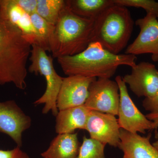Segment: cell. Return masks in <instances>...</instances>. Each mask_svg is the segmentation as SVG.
Masks as SVG:
<instances>
[{"label":"cell","instance_id":"obj_1","mask_svg":"<svg viewBox=\"0 0 158 158\" xmlns=\"http://www.w3.org/2000/svg\"><path fill=\"white\" fill-rule=\"evenodd\" d=\"M31 48L0 6V86L12 83L20 90L26 89Z\"/></svg>","mask_w":158,"mask_h":158},{"label":"cell","instance_id":"obj_2","mask_svg":"<svg viewBox=\"0 0 158 158\" xmlns=\"http://www.w3.org/2000/svg\"><path fill=\"white\" fill-rule=\"evenodd\" d=\"M137 57L128 54H114L93 42L81 52L73 56L60 57L57 61L66 75L110 79L120 65L135 66Z\"/></svg>","mask_w":158,"mask_h":158},{"label":"cell","instance_id":"obj_3","mask_svg":"<svg viewBox=\"0 0 158 158\" xmlns=\"http://www.w3.org/2000/svg\"><path fill=\"white\" fill-rule=\"evenodd\" d=\"M94 24V20L74 14L65 1L51 40L53 58L74 56L85 50L92 42Z\"/></svg>","mask_w":158,"mask_h":158},{"label":"cell","instance_id":"obj_4","mask_svg":"<svg viewBox=\"0 0 158 158\" xmlns=\"http://www.w3.org/2000/svg\"><path fill=\"white\" fill-rule=\"evenodd\" d=\"M134 25L127 8L115 4L94 20L92 42H99L110 52L119 54L127 45Z\"/></svg>","mask_w":158,"mask_h":158},{"label":"cell","instance_id":"obj_5","mask_svg":"<svg viewBox=\"0 0 158 158\" xmlns=\"http://www.w3.org/2000/svg\"><path fill=\"white\" fill-rule=\"evenodd\" d=\"M53 57L49 56L43 49L35 44L32 45L29 60L31 64L28 70L31 73L44 77L46 88L44 94L34 102L35 105L44 104L43 114L52 111L56 116L59 113L57 99L64 77L59 76L54 68Z\"/></svg>","mask_w":158,"mask_h":158},{"label":"cell","instance_id":"obj_6","mask_svg":"<svg viewBox=\"0 0 158 158\" xmlns=\"http://www.w3.org/2000/svg\"><path fill=\"white\" fill-rule=\"evenodd\" d=\"M115 81L119 88L120 99L118 106V123L120 129L133 133L144 134L152 129V123L144 115L135 105L129 94L126 84L120 76Z\"/></svg>","mask_w":158,"mask_h":158},{"label":"cell","instance_id":"obj_7","mask_svg":"<svg viewBox=\"0 0 158 158\" xmlns=\"http://www.w3.org/2000/svg\"><path fill=\"white\" fill-rule=\"evenodd\" d=\"M120 94L116 81L98 78L91 83L85 106L92 111L117 116Z\"/></svg>","mask_w":158,"mask_h":158},{"label":"cell","instance_id":"obj_8","mask_svg":"<svg viewBox=\"0 0 158 158\" xmlns=\"http://www.w3.org/2000/svg\"><path fill=\"white\" fill-rule=\"evenodd\" d=\"M31 118L14 100L0 102V133L9 136L17 144L22 146V135L31 125Z\"/></svg>","mask_w":158,"mask_h":158},{"label":"cell","instance_id":"obj_9","mask_svg":"<svg viewBox=\"0 0 158 158\" xmlns=\"http://www.w3.org/2000/svg\"><path fill=\"white\" fill-rule=\"evenodd\" d=\"M135 24L140 29V33L132 43L127 47L125 54L134 56L152 54V59L158 61V21L152 14H147L139 19Z\"/></svg>","mask_w":158,"mask_h":158},{"label":"cell","instance_id":"obj_10","mask_svg":"<svg viewBox=\"0 0 158 158\" xmlns=\"http://www.w3.org/2000/svg\"><path fill=\"white\" fill-rule=\"evenodd\" d=\"M120 128L118 119L112 114L90 111L85 129L90 138L113 147H118Z\"/></svg>","mask_w":158,"mask_h":158},{"label":"cell","instance_id":"obj_11","mask_svg":"<svg viewBox=\"0 0 158 158\" xmlns=\"http://www.w3.org/2000/svg\"><path fill=\"white\" fill-rule=\"evenodd\" d=\"M96 79L80 75L64 77L57 99L59 111L85 105L90 85Z\"/></svg>","mask_w":158,"mask_h":158},{"label":"cell","instance_id":"obj_12","mask_svg":"<svg viewBox=\"0 0 158 158\" xmlns=\"http://www.w3.org/2000/svg\"><path fill=\"white\" fill-rule=\"evenodd\" d=\"M123 80L138 97H150L158 90V70L152 63L142 62L132 68Z\"/></svg>","mask_w":158,"mask_h":158},{"label":"cell","instance_id":"obj_13","mask_svg":"<svg viewBox=\"0 0 158 158\" xmlns=\"http://www.w3.org/2000/svg\"><path fill=\"white\" fill-rule=\"evenodd\" d=\"M151 135H140L120 129L118 148L122 158H158V152L150 142Z\"/></svg>","mask_w":158,"mask_h":158},{"label":"cell","instance_id":"obj_14","mask_svg":"<svg viewBox=\"0 0 158 158\" xmlns=\"http://www.w3.org/2000/svg\"><path fill=\"white\" fill-rule=\"evenodd\" d=\"M0 6L9 20L22 32L24 38L31 45H37V35L30 15L19 6L15 0H0Z\"/></svg>","mask_w":158,"mask_h":158},{"label":"cell","instance_id":"obj_15","mask_svg":"<svg viewBox=\"0 0 158 158\" xmlns=\"http://www.w3.org/2000/svg\"><path fill=\"white\" fill-rule=\"evenodd\" d=\"M90 111L85 105L59 111L56 116V132L71 134L76 130H85Z\"/></svg>","mask_w":158,"mask_h":158},{"label":"cell","instance_id":"obj_16","mask_svg":"<svg viewBox=\"0 0 158 158\" xmlns=\"http://www.w3.org/2000/svg\"><path fill=\"white\" fill-rule=\"evenodd\" d=\"M81 146L77 133L59 134L40 155L43 158H77Z\"/></svg>","mask_w":158,"mask_h":158},{"label":"cell","instance_id":"obj_17","mask_svg":"<svg viewBox=\"0 0 158 158\" xmlns=\"http://www.w3.org/2000/svg\"><path fill=\"white\" fill-rule=\"evenodd\" d=\"M66 3L74 14L94 20L108 7L115 4L114 0H67Z\"/></svg>","mask_w":158,"mask_h":158},{"label":"cell","instance_id":"obj_18","mask_svg":"<svg viewBox=\"0 0 158 158\" xmlns=\"http://www.w3.org/2000/svg\"><path fill=\"white\" fill-rule=\"evenodd\" d=\"M31 18L37 37V44L47 52H50V41L55 25L48 22L37 12L31 15Z\"/></svg>","mask_w":158,"mask_h":158},{"label":"cell","instance_id":"obj_19","mask_svg":"<svg viewBox=\"0 0 158 158\" xmlns=\"http://www.w3.org/2000/svg\"><path fill=\"white\" fill-rule=\"evenodd\" d=\"M65 3L64 0H37V13L48 22L55 25Z\"/></svg>","mask_w":158,"mask_h":158},{"label":"cell","instance_id":"obj_20","mask_svg":"<svg viewBox=\"0 0 158 158\" xmlns=\"http://www.w3.org/2000/svg\"><path fill=\"white\" fill-rule=\"evenodd\" d=\"M106 145L96 140L84 136L77 158H106Z\"/></svg>","mask_w":158,"mask_h":158},{"label":"cell","instance_id":"obj_21","mask_svg":"<svg viewBox=\"0 0 158 158\" xmlns=\"http://www.w3.org/2000/svg\"><path fill=\"white\" fill-rule=\"evenodd\" d=\"M116 5L124 7L141 8L147 14H152L158 18V2L153 0H114Z\"/></svg>","mask_w":158,"mask_h":158},{"label":"cell","instance_id":"obj_22","mask_svg":"<svg viewBox=\"0 0 158 158\" xmlns=\"http://www.w3.org/2000/svg\"><path fill=\"white\" fill-rule=\"evenodd\" d=\"M142 106L150 113H158V90L154 95L150 97L145 98L142 102Z\"/></svg>","mask_w":158,"mask_h":158},{"label":"cell","instance_id":"obj_23","mask_svg":"<svg viewBox=\"0 0 158 158\" xmlns=\"http://www.w3.org/2000/svg\"><path fill=\"white\" fill-rule=\"evenodd\" d=\"M0 158H31L23 151L21 147L17 146L13 149L4 150L0 149Z\"/></svg>","mask_w":158,"mask_h":158},{"label":"cell","instance_id":"obj_24","mask_svg":"<svg viewBox=\"0 0 158 158\" xmlns=\"http://www.w3.org/2000/svg\"><path fill=\"white\" fill-rule=\"evenodd\" d=\"M18 5L27 14L37 12V0H15Z\"/></svg>","mask_w":158,"mask_h":158},{"label":"cell","instance_id":"obj_25","mask_svg":"<svg viewBox=\"0 0 158 158\" xmlns=\"http://www.w3.org/2000/svg\"><path fill=\"white\" fill-rule=\"evenodd\" d=\"M145 116L149 120L152 122V129L156 130L158 128V113L152 114L149 113Z\"/></svg>","mask_w":158,"mask_h":158},{"label":"cell","instance_id":"obj_26","mask_svg":"<svg viewBox=\"0 0 158 158\" xmlns=\"http://www.w3.org/2000/svg\"><path fill=\"white\" fill-rule=\"evenodd\" d=\"M155 136V137L156 141H154L152 144L153 146L154 147L158 152V131L157 130H156Z\"/></svg>","mask_w":158,"mask_h":158}]
</instances>
